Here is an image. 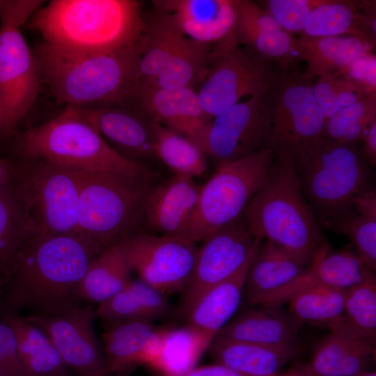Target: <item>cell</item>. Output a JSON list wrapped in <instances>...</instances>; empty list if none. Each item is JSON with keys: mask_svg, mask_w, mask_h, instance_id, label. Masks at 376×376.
Segmentation results:
<instances>
[{"mask_svg": "<svg viewBox=\"0 0 376 376\" xmlns=\"http://www.w3.org/2000/svg\"><path fill=\"white\" fill-rule=\"evenodd\" d=\"M105 249L79 233L31 234L6 272L0 318L25 310L30 315L56 314L86 304L81 283Z\"/></svg>", "mask_w": 376, "mask_h": 376, "instance_id": "1", "label": "cell"}, {"mask_svg": "<svg viewBox=\"0 0 376 376\" xmlns=\"http://www.w3.org/2000/svg\"><path fill=\"white\" fill-rule=\"evenodd\" d=\"M26 25L54 50L98 55L134 45L145 19L134 0H52Z\"/></svg>", "mask_w": 376, "mask_h": 376, "instance_id": "2", "label": "cell"}, {"mask_svg": "<svg viewBox=\"0 0 376 376\" xmlns=\"http://www.w3.org/2000/svg\"><path fill=\"white\" fill-rule=\"evenodd\" d=\"M32 50L41 85L58 102L72 107L132 103L139 88L136 44L98 55L61 52L42 42Z\"/></svg>", "mask_w": 376, "mask_h": 376, "instance_id": "3", "label": "cell"}, {"mask_svg": "<svg viewBox=\"0 0 376 376\" xmlns=\"http://www.w3.org/2000/svg\"><path fill=\"white\" fill-rule=\"evenodd\" d=\"M15 155L43 160L69 169L118 175L152 183L157 178L149 165L127 159L112 148L72 106L38 126L18 133Z\"/></svg>", "mask_w": 376, "mask_h": 376, "instance_id": "4", "label": "cell"}, {"mask_svg": "<svg viewBox=\"0 0 376 376\" xmlns=\"http://www.w3.org/2000/svg\"><path fill=\"white\" fill-rule=\"evenodd\" d=\"M242 217L255 239L272 242L307 266L325 240L290 159L275 158Z\"/></svg>", "mask_w": 376, "mask_h": 376, "instance_id": "5", "label": "cell"}, {"mask_svg": "<svg viewBox=\"0 0 376 376\" xmlns=\"http://www.w3.org/2000/svg\"><path fill=\"white\" fill-rule=\"evenodd\" d=\"M301 191L320 226L350 209L373 188L372 169L357 145L325 136L296 163Z\"/></svg>", "mask_w": 376, "mask_h": 376, "instance_id": "6", "label": "cell"}, {"mask_svg": "<svg viewBox=\"0 0 376 376\" xmlns=\"http://www.w3.org/2000/svg\"><path fill=\"white\" fill-rule=\"evenodd\" d=\"M77 233L105 248L143 231L152 183L97 172L79 171Z\"/></svg>", "mask_w": 376, "mask_h": 376, "instance_id": "7", "label": "cell"}, {"mask_svg": "<svg viewBox=\"0 0 376 376\" xmlns=\"http://www.w3.org/2000/svg\"><path fill=\"white\" fill-rule=\"evenodd\" d=\"M11 163L10 183L31 233H77L79 172L43 160Z\"/></svg>", "mask_w": 376, "mask_h": 376, "instance_id": "8", "label": "cell"}, {"mask_svg": "<svg viewBox=\"0 0 376 376\" xmlns=\"http://www.w3.org/2000/svg\"><path fill=\"white\" fill-rule=\"evenodd\" d=\"M274 160L272 150L265 148L219 164L215 173L201 185L196 209L176 238L196 243L240 218L269 175Z\"/></svg>", "mask_w": 376, "mask_h": 376, "instance_id": "9", "label": "cell"}, {"mask_svg": "<svg viewBox=\"0 0 376 376\" xmlns=\"http://www.w3.org/2000/svg\"><path fill=\"white\" fill-rule=\"evenodd\" d=\"M33 10L19 0L0 5V110L3 135L12 134L30 111L41 89L32 48L21 28Z\"/></svg>", "mask_w": 376, "mask_h": 376, "instance_id": "10", "label": "cell"}, {"mask_svg": "<svg viewBox=\"0 0 376 376\" xmlns=\"http://www.w3.org/2000/svg\"><path fill=\"white\" fill-rule=\"evenodd\" d=\"M313 84L297 68L280 70L272 88L271 135L268 148L276 159L295 164L324 135L326 118Z\"/></svg>", "mask_w": 376, "mask_h": 376, "instance_id": "11", "label": "cell"}, {"mask_svg": "<svg viewBox=\"0 0 376 376\" xmlns=\"http://www.w3.org/2000/svg\"><path fill=\"white\" fill-rule=\"evenodd\" d=\"M280 70L240 45L234 34L214 47L211 63L197 91L200 104L212 120L242 97L270 90Z\"/></svg>", "mask_w": 376, "mask_h": 376, "instance_id": "12", "label": "cell"}, {"mask_svg": "<svg viewBox=\"0 0 376 376\" xmlns=\"http://www.w3.org/2000/svg\"><path fill=\"white\" fill-rule=\"evenodd\" d=\"M118 244L141 281L165 295L186 289L196 260V243L141 231Z\"/></svg>", "mask_w": 376, "mask_h": 376, "instance_id": "13", "label": "cell"}, {"mask_svg": "<svg viewBox=\"0 0 376 376\" xmlns=\"http://www.w3.org/2000/svg\"><path fill=\"white\" fill-rule=\"evenodd\" d=\"M272 88L228 108L210 121L204 151L217 165L268 148Z\"/></svg>", "mask_w": 376, "mask_h": 376, "instance_id": "14", "label": "cell"}, {"mask_svg": "<svg viewBox=\"0 0 376 376\" xmlns=\"http://www.w3.org/2000/svg\"><path fill=\"white\" fill-rule=\"evenodd\" d=\"M49 338L63 361L77 376H109L102 341L95 333V308L86 304L52 315H24Z\"/></svg>", "mask_w": 376, "mask_h": 376, "instance_id": "15", "label": "cell"}, {"mask_svg": "<svg viewBox=\"0 0 376 376\" xmlns=\"http://www.w3.org/2000/svg\"><path fill=\"white\" fill-rule=\"evenodd\" d=\"M201 241L191 279L183 292L181 308L185 315L204 292L240 270L262 240L251 235L242 216Z\"/></svg>", "mask_w": 376, "mask_h": 376, "instance_id": "16", "label": "cell"}, {"mask_svg": "<svg viewBox=\"0 0 376 376\" xmlns=\"http://www.w3.org/2000/svg\"><path fill=\"white\" fill-rule=\"evenodd\" d=\"M74 107L123 157L147 165L158 160L154 150L152 122L133 104Z\"/></svg>", "mask_w": 376, "mask_h": 376, "instance_id": "17", "label": "cell"}, {"mask_svg": "<svg viewBox=\"0 0 376 376\" xmlns=\"http://www.w3.org/2000/svg\"><path fill=\"white\" fill-rule=\"evenodd\" d=\"M132 104L150 120L185 136L204 151L211 119L203 111L194 88L140 86Z\"/></svg>", "mask_w": 376, "mask_h": 376, "instance_id": "18", "label": "cell"}, {"mask_svg": "<svg viewBox=\"0 0 376 376\" xmlns=\"http://www.w3.org/2000/svg\"><path fill=\"white\" fill-rule=\"evenodd\" d=\"M315 345L309 361L288 370L295 376H354L368 370L375 344L351 330L344 320Z\"/></svg>", "mask_w": 376, "mask_h": 376, "instance_id": "19", "label": "cell"}, {"mask_svg": "<svg viewBox=\"0 0 376 376\" xmlns=\"http://www.w3.org/2000/svg\"><path fill=\"white\" fill-rule=\"evenodd\" d=\"M103 324L102 343L110 375L130 376L141 364L153 367L162 350L165 328L143 321Z\"/></svg>", "mask_w": 376, "mask_h": 376, "instance_id": "20", "label": "cell"}, {"mask_svg": "<svg viewBox=\"0 0 376 376\" xmlns=\"http://www.w3.org/2000/svg\"><path fill=\"white\" fill-rule=\"evenodd\" d=\"M155 10L168 15L187 38L217 45L235 34L236 0H159Z\"/></svg>", "mask_w": 376, "mask_h": 376, "instance_id": "21", "label": "cell"}, {"mask_svg": "<svg viewBox=\"0 0 376 376\" xmlns=\"http://www.w3.org/2000/svg\"><path fill=\"white\" fill-rule=\"evenodd\" d=\"M202 185L195 178L174 175L153 187L144 205V226L150 233L176 238L189 221Z\"/></svg>", "mask_w": 376, "mask_h": 376, "instance_id": "22", "label": "cell"}, {"mask_svg": "<svg viewBox=\"0 0 376 376\" xmlns=\"http://www.w3.org/2000/svg\"><path fill=\"white\" fill-rule=\"evenodd\" d=\"M307 265L266 240H262L249 266L242 301L261 305L267 298L303 274Z\"/></svg>", "mask_w": 376, "mask_h": 376, "instance_id": "23", "label": "cell"}, {"mask_svg": "<svg viewBox=\"0 0 376 376\" xmlns=\"http://www.w3.org/2000/svg\"><path fill=\"white\" fill-rule=\"evenodd\" d=\"M237 312L218 335L267 345H301V327L280 306H246Z\"/></svg>", "mask_w": 376, "mask_h": 376, "instance_id": "24", "label": "cell"}, {"mask_svg": "<svg viewBox=\"0 0 376 376\" xmlns=\"http://www.w3.org/2000/svg\"><path fill=\"white\" fill-rule=\"evenodd\" d=\"M254 254L235 274L204 292L185 313L186 326L209 344L237 312Z\"/></svg>", "mask_w": 376, "mask_h": 376, "instance_id": "25", "label": "cell"}, {"mask_svg": "<svg viewBox=\"0 0 376 376\" xmlns=\"http://www.w3.org/2000/svg\"><path fill=\"white\" fill-rule=\"evenodd\" d=\"M375 46L352 36L295 38L294 49L297 58L307 64L302 72L313 82L316 78L345 72L355 61L373 54Z\"/></svg>", "mask_w": 376, "mask_h": 376, "instance_id": "26", "label": "cell"}, {"mask_svg": "<svg viewBox=\"0 0 376 376\" xmlns=\"http://www.w3.org/2000/svg\"><path fill=\"white\" fill-rule=\"evenodd\" d=\"M217 363L250 376H272L301 352V345H267L217 335L207 350Z\"/></svg>", "mask_w": 376, "mask_h": 376, "instance_id": "27", "label": "cell"}, {"mask_svg": "<svg viewBox=\"0 0 376 376\" xmlns=\"http://www.w3.org/2000/svg\"><path fill=\"white\" fill-rule=\"evenodd\" d=\"M97 318L103 323L155 321L166 318L173 308L166 295L141 279L131 280L120 291L98 304Z\"/></svg>", "mask_w": 376, "mask_h": 376, "instance_id": "28", "label": "cell"}, {"mask_svg": "<svg viewBox=\"0 0 376 376\" xmlns=\"http://www.w3.org/2000/svg\"><path fill=\"white\" fill-rule=\"evenodd\" d=\"M185 36L171 18L155 10L136 42L139 86L149 85L159 75Z\"/></svg>", "mask_w": 376, "mask_h": 376, "instance_id": "29", "label": "cell"}, {"mask_svg": "<svg viewBox=\"0 0 376 376\" xmlns=\"http://www.w3.org/2000/svg\"><path fill=\"white\" fill-rule=\"evenodd\" d=\"M1 320L12 330L20 359L30 376H76L47 335L24 315H8Z\"/></svg>", "mask_w": 376, "mask_h": 376, "instance_id": "30", "label": "cell"}, {"mask_svg": "<svg viewBox=\"0 0 376 376\" xmlns=\"http://www.w3.org/2000/svg\"><path fill=\"white\" fill-rule=\"evenodd\" d=\"M323 226L345 236L356 254L376 271V192L373 189L357 197L345 213Z\"/></svg>", "mask_w": 376, "mask_h": 376, "instance_id": "31", "label": "cell"}, {"mask_svg": "<svg viewBox=\"0 0 376 376\" xmlns=\"http://www.w3.org/2000/svg\"><path fill=\"white\" fill-rule=\"evenodd\" d=\"M315 286L322 285L346 291L374 272L368 269L350 244L334 250L325 240L308 266Z\"/></svg>", "mask_w": 376, "mask_h": 376, "instance_id": "32", "label": "cell"}, {"mask_svg": "<svg viewBox=\"0 0 376 376\" xmlns=\"http://www.w3.org/2000/svg\"><path fill=\"white\" fill-rule=\"evenodd\" d=\"M132 272L120 245L106 248L91 263L80 287L85 304H100L120 291Z\"/></svg>", "mask_w": 376, "mask_h": 376, "instance_id": "33", "label": "cell"}, {"mask_svg": "<svg viewBox=\"0 0 376 376\" xmlns=\"http://www.w3.org/2000/svg\"><path fill=\"white\" fill-rule=\"evenodd\" d=\"M215 45L194 41L187 36L152 83L162 88H194L204 79L212 59Z\"/></svg>", "mask_w": 376, "mask_h": 376, "instance_id": "34", "label": "cell"}, {"mask_svg": "<svg viewBox=\"0 0 376 376\" xmlns=\"http://www.w3.org/2000/svg\"><path fill=\"white\" fill-rule=\"evenodd\" d=\"M152 122L157 159L174 175L195 178L207 171V155L200 146L185 136Z\"/></svg>", "mask_w": 376, "mask_h": 376, "instance_id": "35", "label": "cell"}, {"mask_svg": "<svg viewBox=\"0 0 376 376\" xmlns=\"http://www.w3.org/2000/svg\"><path fill=\"white\" fill-rule=\"evenodd\" d=\"M345 292L322 285L308 288L289 299L288 312L300 327L308 324L329 329L344 320Z\"/></svg>", "mask_w": 376, "mask_h": 376, "instance_id": "36", "label": "cell"}, {"mask_svg": "<svg viewBox=\"0 0 376 376\" xmlns=\"http://www.w3.org/2000/svg\"><path fill=\"white\" fill-rule=\"evenodd\" d=\"M301 33L312 37L352 36L370 42L359 1L325 0L311 13Z\"/></svg>", "mask_w": 376, "mask_h": 376, "instance_id": "37", "label": "cell"}, {"mask_svg": "<svg viewBox=\"0 0 376 376\" xmlns=\"http://www.w3.org/2000/svg\"><path fill=\"white\" fill-rule=\"evenodd\" d=\"M210 344L188 327L165 329L162 350L153 366L163 375H176L193 368Z\"/></svg>", "mask_w": 376, "mask_h": 376, "instance_id": "38", "label": "cell"}, {"mask_svg": "<svg viewBox=\"0 0 376 376\" xmlns=\"http://www.w3.org/2000/svg\"><path fill=\"white\" fill-rule=\"evenodd\" d=\"M375 121L376 92H374L327 119L324 135L339 143L357 145L363 141Z\"/></svg>", "mask_w": 376, "mask_h": 376, "instance_id": "39", "label": "cell"}, {"mask_svg": "<svg viewBox=\"0 0 376 376\" xmlns=\"http://www.w3.org/2000/svg\"><path fill=\"white\" fill-rule=\"evenodd\" d=\"M343 314L344 322L351 330L375 344V272H371L363 281L345 291Z\"/></svg>", "mask_w": 376, "mask_h": 376, "instance_id": "40", "label": "cell"}, {"mask_svg": "<svg viewBox=\"0 0 376 376\" xmlns=\"http://www.w3.org/2000/svg\"><path fill=\"white\" fill-rule=\"evenodd\" d=\"M29 235L22 206L10 180L0 189V272L5 276L19 245Z\"/></svg>", "mask_w": 376, "mask_h": 376, "instance_id": "41", "label": "cell"}, {"mask_svg": "<svg viewBox=\"0 0 376 376\" xmlns=\"http://www.w3.org/2000/svg\"><path fill=\"white\" fill-rule=\"evenodd\" d=\"M315 100L327 119L369 95L345 72L321 77L313 84Z\"/></svg>", "mask_w": 376, "mask_h": 376, "instance_id": "42", "label": "cell"}, {"mask_svg": "<svg viewBox=\"0 0 376 376\" xmlns=\"http://www.w3.org/2000/svg\"><path fill=\"white\" fill-rule=\"evenodd\" d=\"M325 0H265L258 3L287 32L301 33L313 10Z\"/></svg>", "mask_w": 376, "mask_h": 376, "instance_id": "43", "label": "cell"}, {"mask_svg": "<svg viewBox=\"0 0 376 376\" xmlns=\"http://www.w3.org/2000/svg\"><path fill=\"white\" fill-rule=\"evenodd\" d=\"M0 376H30L18 353L15 336L0 320Z\"/></svg>", "mask_w": 376, "mask_h": 376, "instance_id": "44", "label": "cell"}, {"mask_svg": "<svg viewBox=\"0 0 376 376\" xmlns=\"http://www.w3.org/2000/svg\"><path fill=\"white\" fill-rule=\"evenodd\" d=\"M375 54H373L352 63L345 72L361 84L368 94L376 92Z\"/></svg>", "mask_w": 376, "mask_h": 376, "instance_id": "45", "label": "cell"}, {"mask_svg": "<svg viewBox=\"0 0 376 376\" xmlns=\"http://www.w3.org/2000/svg\"><path fill=\"white\" fill-rule=\"evenodd\" d=\"M162 376H250L244 375L224 365L217 363L193 368L182 374L176 375H162ZM272 376H281V374Z\"/></svg>", "mask_w": 376, "mask_h": 376, "instance_id": "46", "label": "cell"}, {"mask_svg": "<svg viewBox=\"0 0 376 376\" xmlns=\"http://www.w3.org/2000/svg\"><path fill=\"white\" fill-rule=\"evenodd\" d=\"M364 18V29L368 40L375 45L376 41V3L375 1H360Z\"/></svg>", "mask_w": 376, "mask_h": 376, "instance_id": "47", "label": "cell"}, {"mask_svg": "<svg viewBox=\"0 0 376 376\" xmlns=\"http://www.w3.org/2000/svg\"><path fill=\"white\" fill-rule=\"evenodd\" d=\"M361 155L366 164L373 169L376 166V121L373 123L363 139Z\"/></svg>", "mask_w": 376, "mask_h": 376, "instance_id": "48", "label": "cell"}, {"mask_svg": "<svg viewBox=\"0 0 376 376\" xmlns=\"http://www.w3.org/2000/svg\"><path fill=\"white\" fill-rule=\"evenodd\" d=\"M11 178V163L9 160L0 158V189L6 185Z\"/></svg>", "mask_w": 376, "mask_h": 376, "instance_id": "49", "label": "cell"}, {"mask_svg": "<svg viewBox=\"0 0 376 376\" xmlns=\"http://www.w3.org/2000/svg\"><path fill=\"white\" fill-rule=\"evenodd\" d=\"M4 283H5V275L3 273L0 272V310H1Z\"/></svg>", "mask_w": 376, "mask_h": 376, "instance_id": "50", "label": "cell"}, {"mask_svg": "<svg viewBox=\"0 0 376 376\" xmlns=\"http://www.w3.org/2000/svg\"><path fill=\"white\" fill-rule=\"evenodd\" d=\"M354 376H376V372L375 370H365L358 373Z\"/></svg>", "mask_w": 376, "mask_h": 376, "instance_id": "51", "label": "cell"}, {"mask_svg": "<svg viewBox=\"0 0 376 376\" xmlns=\"http://www.w3.org/2000/svg\"><path fill=\"white\" fill-rule=\"evenodd\" d=\"M3 136L2 133V123H1V110H0V138Z\"/></svg>", "mask_w": 376, "mask_h": 376, "instance_id": "52", "label": "cell"}, {"mask_svg": "<svg viewBox=\"0 0 376 376\" xmlns=\"http://www.w3.org/2000/svg\"><path fill=\"white\" fill-rule=\"evenodd\" d=\"M1 2H2V0H0V5H1Z\"/></svg>", "mask_w": 376, "mask_h": 376, "instance_id": "53", "label": "cell"}, {"mask_svg": "<svg viewBox=\"0 0 376 376\" xmlns=\"http://www.w3.org/2000/svg\"><path fill=\"white\" fill-rule=\"evenodd\" d=\"M77 376V375H76Z\"/></svg>", "mask_w": 376, "mask_h": 376, "instance_id": "54", "label": "cell"}]
</instances>
